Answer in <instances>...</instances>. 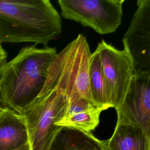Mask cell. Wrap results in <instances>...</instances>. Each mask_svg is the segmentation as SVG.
<instances>
[{
    "label": "cell",
    "instance_id": "cell-1",
    "mask_svg": "<svg viewBox=\"0 0 150 150\" xmlns=\"http://www.w3.org/2000/svg\"><path fill=\"white\" fill-rule=\"evenodd\" d=\"M87 43L86 37L79 34L57 53L39 95L19 113L27 128L29 150H49L62 129L56 124L66 114Z\"/></svg>",
    "mask_w": 150,
    "mask_h": 150
},
{
    "label": "cell",
    "instance_id": "cell-2",
    "mask_svg": "<svg viewBox=\"0 0 150 150\" xmlns=\"http://www.w3.org/2000/svg\"><path fill=\"white\" fill-rule=\"evenodd\" d=\"M55 47L26 46L0 67V102L18 114L38 97L57 54Z\"/></svg>",
    "mask_w": 150,
    "mask_h": 150
},
{
    "label": "cell",
    "instance_id": "cell-3",
    "mask_svg": "<svg viewBox=\"0 0 150 150\" xmlns=\"http://www.w3.org/2000/svg\"><path fill=\"white\" fill-rule=\"evenodd\" d=\"M62 22L49 0H0V43L46 45L59 36Z\"/></svg>",
    "mask_w": 150,
    "mask_h": 150
},
{
    "label": "cell",
    "instance_id": "cell-4",
    "mask_svg": "<svg viewBox=\"0 0 150 150\" xmlns=\"http://www.w3.org/2000/svg\"><path fill=\"white\" fill-rule=\"evenodd\" d=\"M125 0H59L61 15L100 35L114 32L121 23Z\"/></svg>",
    "mask_w": 150,
    "mask_h": 150
},
{
    "label": "cell",
    "instance_id": "cell-5",
    "mask_svg": "<svg viewBox=\"0 0 150 150\" xmlns=\"http://www.w3.org/2000/svg\"><path fill=\"white\" fill-rule=\"evenodd\" d=\"M96 50L98 53L107 82L112 108L121 105L134 74L132 59L125 50H118L102 40Z\"/></svg>",
    "mask_w": 150,
    "mask_h": 150
},
{
    "label": "cell",
    "instance_id": "cell-6",
    "mask_svg": "<svg viewBox=\"0 0 150 150\" xmlns=\"http://www.w3.org/2000/svg\"><path fill=\"white\" fill-rule=\"evenodd\" d=\"M137 8L122 38L134 74H150V0H138Z\"/></svg>",
    "mask_w": 150,
    "mask_h": 150
},
{
    "label": "cell",
    "instance_id": "cell-7",
    "mask_svg": "<svg viewBox=\"0 0 150 150\" xmlns=\"http://www.w3.org/2000/svg\"><path fill=\"white\" fill-rule=\"evenodd\" d=\"M117 122L139 128L150 139V74H134L121 105Z\"/></svg>",
    "mask_w": 150,
    "mask_h": 150
},
{
    "label": "cell",
    "instance_id": "cell-8",
    "mask_svg": "<svg viewBox=\"0 0 150 150\" xmlns=\"http://www.w3.org/2000/svg\"><path fill=\"white\" fill-rule=\"evenodd\" d=\"M28 144V133L23 117L8 110L0 114V150H9Z\"/></svg>",
    "mask_w": 150,
    "mask_h": 150
},
{
    "label": "cell",
    "instance_id": "cell-9",
    "mask_svg": "<svg viewBox=\"0 0 150 150\" xmlns=\"http://www.w3.org/2000/svg\"><path fill=\"white\" fill-rule=\"evenodd\" d=\"M49 150H110L107 140H100L91 132L62 127Z\"/></svg>",
    "mask_w": 150,
    "mask_h": 150
},
{
    "label": "cell",
    "instance_id": "cell-10",
    "mask_svg": "<svg viewBox=\"0 0 150 150\" xmlns=\"http://www.w3.org/2000/svg\"><path fill=\"white\" fill-rule=\"evenodd\" d=\"M110 150H150V139L138 127L117 122L111 138Z\"/></svg>",
    "mask_w": 150,
    "mask_h": 150
},
{
    "label": "cell",
    "instance_id": "cell-11",
    "mask_svg": "<svg viewBox=\"0 0 150 150\" xmlns=\"http://www.w3.org/2000/svg\"><path fill=\"white\" fill-rule=\"evenodd\" d=\"M89 84L91 99L95 106L102 111L112 108L108 86L99 54L96 50L90 59Z\"/></svg>",
    "mask_w": 150,
    "mask_h": 150
},
{
    "label": "cell",
    "instance_id": "cell-12",
    "mask_svg": "<svg viewBox=\"0 0 150 150\" xmlns=\"http://www.w3.org/2000/svg\"><path fill=\"white\" fill-rule=\"evenodd\" d=\"M103 111L99 108H93L64 117L56 125L77 129L85 132H91L100 122V115Z\"/></svg>",
    "mask_w": 150,
    "mask_h": 150
},
{
    "label": "cell",
    "instance_id": "cell-13",
    "mask_svg": "<svg viewBox=\"0 0 150 150\" xmlns=\"http://www.w3.org/2000/svg\"><path fill=\"white\" fill-rule=\"evenodd\" d=\"M91 54L88 44L87 43L83 49L79 63L76 77L74 90L79 96L93 103L89 84V63Z\"/></svg>",
    "mask_w": 150,
    "mask_h": 150
},
{
    "label": "cell",
    "instance_id": "cell-14",
    "mask_svg": "<svg viewBox=\"0 0 150 150\" xmlns=\"http://www.w3.org/2000/svg\"><path fill=\"white\" fill-rule=\"evenodd\" d=\"M6 58L7 53L0 43V67H2L6 62Z\"/></svg>",
    "mask_w": 150,
    "mask_h": 150
},
{
    "label": "cell",
    "instance_id": "cell-15",
    "mask_svg": "<svg viewBox=\"0 0 150 150\" xmlns=\"http://www.w3.org/2000/svg\"><path fill=\"white\" fill-rule=\"evenodd\" d=\"M9 150H29V144H27L19 148L13 149H9Z\"/></svg>",
    "mask_w": 150,
    "mask_h": 150
},
{
    "label": "cell",
    "instance_id": "cell-16",
    "mask_svg": "<svg viewBox=\"0 0 150 150\" xmlns=\"http://www.w3.org/2000/svg\"><path fill=\"white\" fill-rule=\"evenodd\" d=\"M4 110V109L2 108V105H1V102H0V114Z\"/></svg>",
    "mask_w": 150,
    "mask_h": 150
}]
</instances>
